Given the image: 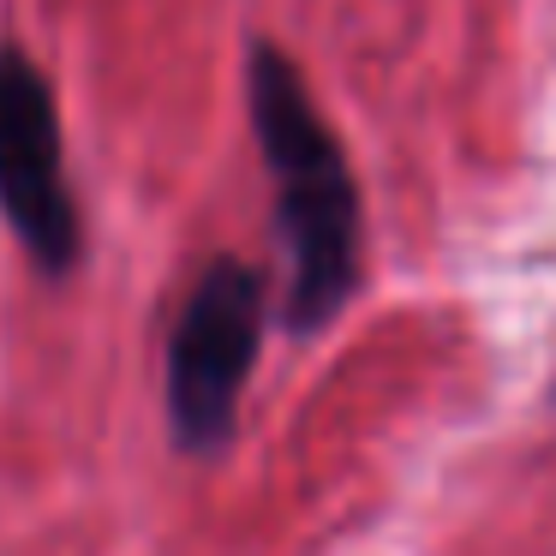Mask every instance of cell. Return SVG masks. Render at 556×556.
I'll return each instance as SVG.
<instances>
[{"instance_id": "obj_1", "label": "cell", "mask_w": 556, "mask_h": 556, "mask_svg": "<svg viewBox=\"0 0 556 556\" xmlns=\"http://www.w3.org/2000/svg\"><path fill=\"white\" fill-rule=\"evenodd\" d=\"M245 85L257 144L276 174V222L288 240V329L312 336L348 305L359 281V192L288 54L257 42Z\"/></svg>"}, {"instance_id": "obj_2", "label": "cell", "mask_w": 556, "mask_h": 556, "mask_svg": "<svg viewBox=\"0 0 556 556\" xmlns=\"http://www.w3.org/2000/svg\"><path fill=\"white\" fill-rule=\"evenodd\" d=\"M257 336H264V281L240 257H222L198 276L180 324L168 341V419L180 448L228 443L240 389L257 365Z\"/></svg>"}, {"instance_id": "obj_3", "label": "cell", "mask_w": 556, "mask_h": 556, "mask_svg": "<svg viewBox=\"0 0 556 556\" xmlns=\"http://www.w3.org/2000/svg\"><path fill=\"white\" fill-rule=\"evenodd\" d=\"M0 210L42 269L78 264V204L66 186L54 90L25 49H0Z\"/></svg>"}]
</instances>
